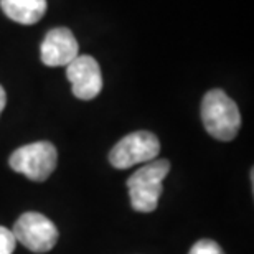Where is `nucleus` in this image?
<instances>
[{
  "label": "nucleus",
  "mask_w": 254,
  "mask_h": 254,
  "mask_svg": "<svg viewBox=\"0 0 254 254\" xmlns=\"http://www.w3.org/2000/svg\"><path fill=\"white\" fill-rule=\"evenodd\" d=\"M78 55L79 45L73 32L64 27L50 30L40 47V57H42L43 64L52 66V68L68 66Z\"/></svg>",
  "instance_id": "obj_7"
},
{
  "label": "nucleus",
  "mask_w": 254,
  "mask_h": 254,
  "mask_svg": "<svg viewBox=\"0 0 254 254\" xmlns=\"http://www.w3.org/2000/svg\"><path fill=\"white\" fill-rule=\"evenodd\" d=\"M0 8L13 22L33 25L47 12V0H0Z\"/></svg>",
  "instance_id": "obj_8"
},
{
  "label": "nucleus",
  "mask_w": 254,
  "mask_h": 254,
  "mask_svg": "<svg viewBox=\"0 0 254 254\" xmlns=\"http://www.w3.org/2000/svg\"><path fill=\"white\" fill-rule=\"evenodd\" d=\"M201 121L206 132L218 140H233L240 132L241 114L236 103L221 89H211L201 101Z\"/></svg>",
  "instance_id": "obj_2"
},
{
  "label": "nucleus",
  "mask_w": 254,
  "mask_h": 254,
  "mask_svg": "<svg viewBox=\"0 0 254 254\" xmlns=\"http://www.w3.org/2000/svg\"><path fill=\"white\" fill-rule=\"evenodd\" d=\"M12 233L15 236V241L22 243L27 250L37 254H43L53 250L60 238L55 223L37 211L23 213L15 221Z\"/></svg>",
  "instance_id": "obj_5"
},
{
  "label": "nucleus",
  "mask_w": 254,
  "mask_h": 254,
  "mask_svg": "<svg viewBox=\"0 0 254 254\" xmlns=\"http://www.w3.org/2000/svg\"><path fill=\"white\" fill-rule=\"evenodd\" d=\"M10 167L33 182H45L58 164V152L52 142L40 140L18 147L8 159Z\"/></svg>",
  "instance_id": "obj_3"
},
{
  "label": "nucleus",
  "mask_w": 254,
  "mask_h": 254,
  "mask_svg": "<svg viewBox=\"0 0 254 254\" xmlns=\"http://www.w3.org/2000/svg\"><path fill=\"white\" fill-rule=\"evenodd\" d=\"M66 78L71 83V91L78 99H94L103 89V74L99 63L89 55H78L66 66Z\"/></svg>",
  "instance_id": "obj_6"
},
{
  "label": "nucleus",
  "mask_w": 254,
  "mask_h": 254,
  "mask_svg": "<svg viewBox=\"0 0 254 254\" xmlns=\"http://www.w3.org/2000/svg\"><path fill=\"white\" fill-rule=\"evenodd\" d=\"M160 152V142L149 130H137L127 134L109 152L111 165L119 170L155 160Z\"/></svg>",
  "instance_id": "obj_4"
},
{
  "label": "nucleus",
  "mask_w": 254,
  "mask_h": 254,
  "mask_svg": "<svg viewBox=\"0 0 254 254\" xmlns=\"http://www.w3.org/2000/svg\"><path fill=\"white\" fill-rule=\"evenodd\" d=\"M5 104H7V94H5V89L0 86V114H2Z\"/></svg>",
  "instance_id": "obj_11"
},
{
  "label": "nucleus",
  "mask_w": 254,
  "mask_h": 254,
  "mask_svg": "<svg viewBox=\"0 0 254 254\" xmlns=\"http://www.w3.org/2000/svg\"><path fill=\"white\" fill-rule=\"evenodd\" d=\"M15 246H17V241H15L12 230L0 226V254H12Z\"/></svg>",
  "instance_id": "obj_10"
},
{
  "label": "nucleus",
  "mask_w": 254,
  "mask_h": 254,
  "mask_svg": "<svg viewBox=\"0 0 254 254\" xmlns=\"http://www.w3.org/2000/svg\"><path fill=\"white\" fill-rule=\"evenodd\" d=\"M170 172V162L155 159L147 162L127 180L130 205L139 213H152L159 206L164 191V180Z\"/></svg>",
  "instance_id": "obj_1"
},
{
  "label": "nucleus",
  "mask_w": 254,
  "mask_h": 254,
  "mask_svg": "<svg viewBox=\"0 0 254 254\" xmlns=\"http://www.w3.org/2000/svg\"><path fill=\"white\" fill-rule=\"evenodd\" d=\"M189 254H225L221 246L213 240H200L191 246Z\"/></svg>",
  "instance_id": "obj_9"
}]
</instances>
